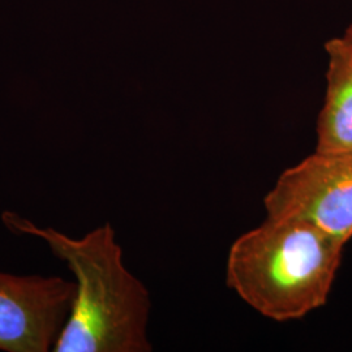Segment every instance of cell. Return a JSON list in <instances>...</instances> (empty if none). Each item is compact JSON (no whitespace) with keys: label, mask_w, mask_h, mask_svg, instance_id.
Wrapping results in <instances>:
<instances>
[{"label":"cell","mask_w":352,"mask_h":352,"mask_svg":"<svg viewBox=\"0 0 352 352\" xmlns=\"http://www.w3.org/2000/svg\"><path fill=\"white\" fill-rule=\"evenodd\" d=\"M1 221L13 234L45 241L75 276L76 294L54 352H151V294L123 260L110 223L82 238L39 227L14 212Z\"/></svg>","instance_id":"cell-1"},{"label":"cell","mask_w":352,"mask_h":352,"mask_svg":"<svg viewBox=\"0 0 352 352\" xmlns=\"http://www.w3.org/2000/svg\"><path fill=\"white\" fill-rule=\"evenodd\" d=\"M346 243L311 223L267 217L227 256V285L266 318L287 322L327 304Z\"/></svg>","instance_id":"cell-2"},{"label":"cell","mask_w":352,"mask_h":352,"mask_svg":"<svg viewBox=\"0 0 352 352\" xmlns=\"http://www.w3.org/2000/svg\"><path fill=\"white\" fill-rule=\"evenodd\" d=\"M264 205L267 217L299 219L347 243L352 238V151H315L280 174Z\"/></svg>","instance_id":"cell-3"},{"label":"cell","mask_w":352,"mask_h":352,"mask_svg":"<svg viewBox=\"0 0 352 352\" xmlns=\"http://www.w3.org/2000/svg\"><path fill=\"white\" fill-rule=\"evenodd\" d=\"M76 282L0 272V351H52L75 299Z\"/></svg>","instance_id":"cell-4"},{"label":"cell","mask_w":352,"mask_h":352,"mask_svg":"<svg viewBox=\"0 0 352 352\" xmlns=\"http://www.w3.org/2000/svg\"><path fill=\"white\" fill-rule=\"evenodd\" d=\"M329 55L327 96L317 122L318 153L352 151V42L333 38Z\"/></svg>","instance_id":"cell-5"},{"label":"cell","mask_w":352,"mask_h":352,"mask_svg":"<svg viewBox=\"0 0 352 352\" xmlns=\"http://www.w3.org/2000/svg\"><path fill=\"white\" fill-rule=\"evenodd\" d=\"M343 37L347 38L349 41H351L352 42V25L347 28V30H346V33H344V36H343Z\"/></svg>","instance_id":"cell-6"}]
</instances>
